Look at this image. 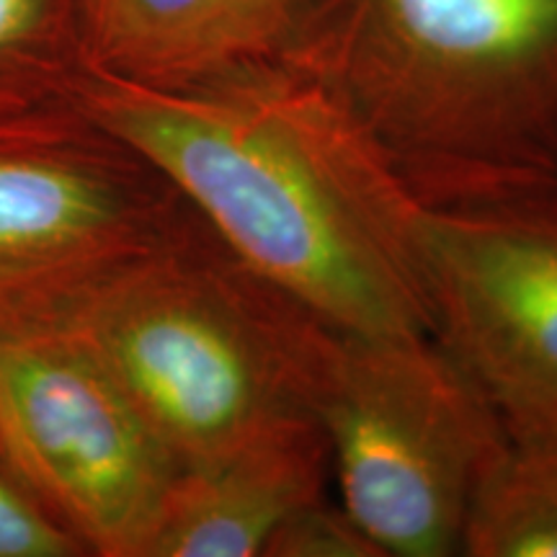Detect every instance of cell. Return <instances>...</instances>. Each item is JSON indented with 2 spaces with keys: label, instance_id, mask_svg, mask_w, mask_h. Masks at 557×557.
<instances>
[{
  "label": "cell",
  "instance_id": "1",
  "mask_svg": "<svg viewBox=\"0 0 557 557\" xmlns=\"http://www.w3.org/2000/svg\"><path fill=\"white\" fill-rule=\"evenodd\" d=\"M70 101L148 160L248 269L325 325L434 336L429 205L297 62H259L184 88L86 67Z\"/></svg>",
  "mask_w": 557,
  "mask_h": 557
},
{
  "label": "cell",
  "instance_id": "2",
  "mask_svg": "<svg viewBox=\"0 0 557 557\" xmlns=\"http://www.w3.org/2000/svg\"><path fill=\"white\" fill-rule=\"evenodd\" d=\"M284 58L423 205L557 191V0H310Z\"/></svg>",
  "mask_w": 557,
  "mask_h": 557
},
{
  "label": "cell",
  "instance_id": "3",
  "mask_svg": "<svg viewBox=\"0 0 557 557\" xmlns=\"http://www.w3.org/2000/svg\"><path fill=\"white\" fill-rule=\"evenodd\" d=\"M62 336L189 468L315 421L336 329L248 269L191 209L107 278Z\"/></svg>",
  "mask_w": 557,
  "mask_h": 557
},
{
  "label": "cell",
  "instance_id": "4",
  "mask_svg": "<svg viewBox=\"0 0 557 557\" xmlns=\"http://www.w3.org/2000/svg\"><path fill=\"white\" fill-rule=\"evenodd\" d=\"M315 421L338 500L382 555H459L508 429L434 336L336 331Z\"/></svg>",
  "mask_w": 557,
  "mask_h": 557
},
{
  "label": "cell",
  "instance_id": "5",
  "mask_svg": "<svg viewBox=\"0 0 557 557\" xmlns=\"http://www.w3.org/2000/svg\"><path fill=\"white\" fill-rule=\"evenodd\" d=\"M191 207L73 101L0 111V338L62 336Z\"/></svg>",
  "mask_w": 557,
  "mask_h": 557
},
{
  "label": "cell",
  "instance_id": "6",
  "mask_svg": "<svg viewBox=\"0 0 557 557\" xmlns=\"http://www.w3.org/2000/svg\"><path fill=\"white\" fill-rule=\"evenodd\" d=\"M3 470L96 557H143L181 465L67 336L0 338Z\"/></svg>",
  "mask_w": 557,
  "mask_h": 557
},
{
  "label": "cell",
  "instance_id": "7",
  "mask_svg": "<svg viewBox=\"0 0 557 557\" xmlns=\"http://www.w3.org/2000/svg\"><path fill=\"white\" fill-rule=\"evenodd\" d=\"M431 329L504 418L557 438V191L429 207Z\"/></svg>",
  "mask_w": 557,
  "mask_h": 557
},
{
  "label": "cell",
  "instance_id": "8",
  "mask_svg": "<svg viewBox=\"0 0 557 557\" xmlns=\"http://www.w3.org/2000/svg\"><path fill=\"white\" fill-rule=\"evenodd\" d=\"M310 0H78L86 65L184 88L278 60Z\"/></svg>",
  "mask_w": 557,
  "mask_h": 557
},
{
  "label": "cell",
  "instance_id": "9",
  "mask_svg": "<svg viewBox=\"0 0 557 557\" xmlns=\"http://www.w3.org/2000/svg\"><path fill=\"white\" fill-rule=\"evenodd\" d=\"M329 472V442L318 421L181 468L143 557H263L274 529L292 511L325 496Z\"/></svg>",
  "mask_w": 557,
  "mask_h": 557
},
{
  "label": "cell",
  "instance_id": "10",
  "mask_svg": "<svg viewBox=\"0 0 557 557\" xmlns=\"http://www.w3.org/2000/svg\"><path fill=\"white\" fill-rule=\"evenodd\" d=\"M459 555L557 557V438L508 434L470 500Z\"/></svg>",
  "mask_w": 557,
  "mask_h": 557
},
{
  "label": "cell",
  "instance_id": "11",
  "mask_svg": "<svg viewBox=\"0 0 557 557\" xmlns=\"http://www.w3.org/2000/svg\"><path fill=\"white\" fill-rule=\"evenodd\" d=\"M86 67L78 0H0V111L70 101Z\"/></svg>",
  "mask_w": 557,
  "mask_h": 557
},
{
  "label": "cell",
  "instance_id": "12",
  "mask_svg": "<svg viewBox=\"0 0 557 557\" xmlns=\"http://www.w3.org/2000/svg\"><path fill=\"white\" fill-rule=\"evenodd\" d=\"M263 557H385L346 511L320 496L299 506L271 534Z\"/></svg>",
  "mask_w": 557,
  "mask_h": 557
},
{
  "label": "cell",
  "instance_id": "13",
  "mask_svg": "<svg viewBox=\"0 0 557 557\" xmlns=\"http://www.w3.org/2000/svg\"><path fill=\"white\" fill-rule=\"evenodd\" d=\"M0 557H88L65 527L0 470Z\"/></svg>",
  "mask_w": 557,
  "mask_h": 557
},
{
  "label": "cell",
  "instance_id": "14",
  "mask_svg": "<svg viewBox=\"0 0 557 557\" xmlns=\"http://www.w3.org/2000/svg\"><path fill=\"white\" fill-rule=\"evenodd\" d=\"M0 470H3V455H0Z\"/></svg>",
  "mask_w": 557,
  "mask_h": 557
}]
</instances>
